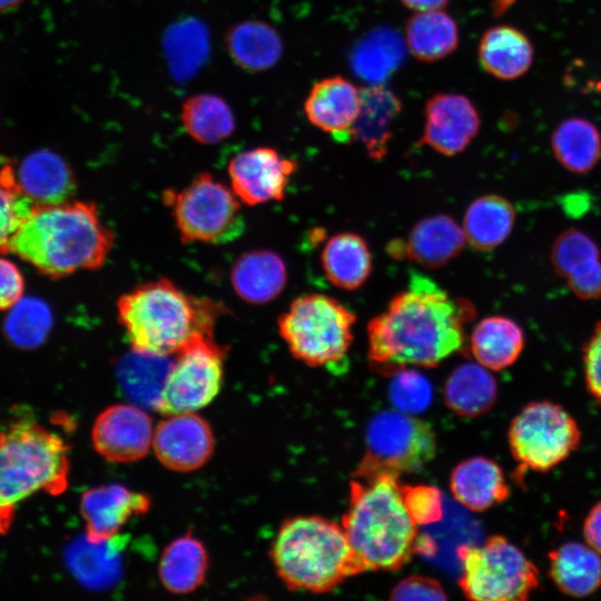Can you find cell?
<instances>
[{
	"label": "cell",
	"mask_w": 601,
	"mask_h": 601,
	"mask_svg": "<svg viewBox=\"0 0 601 601\" xmlns=\"http://www.w3.org/2000/svg\"><path fill=\"white\" fill-rule=\"evenodd\" d=\"M365 440L366 452L355 474L385 472L400 477L421 470L436 453L432 427L398 410L373 416Z\"/></svg>",
	"instance_id": "obj_11"
},
{
	"label": "cell",
	"mask_w": 601,
	"mask_h": 601,
	"mask_svg": "<svg viewBox=\"0 0 601 601\" xmlns=\"http://www.w3.org/2000/svg\"><path fill=\"white\" fill-rule=\"evenodd\" d=\"M407 50L418 60L434 62L451 55L459 45V29L442 10L420 11L405 26Z\"/></svg>",
	"instance_id": "obj_34"
},
{
	"label": "cell",
	"mask_w": 601,
	"mask_h": 601,
	"mask_svg": "<svg viewBox=\"0 0 601 601\" xmlns=\"http://www.w3.org/2000/svg\"><path fill=\"white\" fill-rule=\"evenodd\" d=\"M224 361L225 349L214 334L191 339L175 354L156 410L166 416L207 406L220 391Z\"/></svg>",
	"instance_id": "obj_12"
},
{
	"label": "cell",
	"mask_w": 601,
	"mask_h": 601,
	"mask_svg": "<svg viewBox=\"0 0 601 601\" xmlns=\"http://www.w3.org/2000/svg\"><path fill=\"white\" fill-rule=\"evenodd\" d=\"M359 106V90L347 79L333 76L317 81L304 102L307 119L333 135H349Z\"/></svg>",
	"instance_id": "obj_22"
},
{
	"label": "cell",
	"mask_w": 601,
	"mask_h": 601,
	"mask_svg": "<svg viewBox=\"0 0 601 601\" xmlns=\"http://www.w3.org/2000/svg\"><path fill=\"white\" fill-rule=\"evenodd\" d=\"M450 489L454 499L473 512H484L504 502L510 486L501 466L484 456L459 463L452 471Z\"/></svg>",
	"instance_id": "obj_20"
},
{
	"label": "cell",
	"mask_w": 601,
	"mask_h": 601,
	"mask_svg": "<svg viewBox=\"0 0 601 601\" xmlns=\"http://www.w3.org/2000/svg\"><path fill=\"white\" fill-rule=\"evenodd\" d=\"M402 110L400 98L382 83L359 89V106L349 136L375 160L388 151L393 125Z\"/></svg>",
	"instance_id": "obj_19"
},
{
	"label": "cell",
	"mask_w": 601,
	"mask_h": 601,
	"mask_svg": "<svg viewBox=\"0 0 601 601\" xmlns=\"http://www.w3.org/2000/svg\"><path fill=\"white\" fill-rule=\"evenodd\" d=\"M425 124L420 139L444 156L462 152L479 132L481 120L472 101L459 93H437L424 108Z\"/></svg>",
	"instance_id": "obj_16"
},
{
	"label": "cell",
	"mask_w": 601,
	"mask_h": 601,
	"mask_svg": "<svg viewBox=\"0 0 601 601\" xmlns=\"http://www.w3.org/2000/svg\"><path fill=\"white\" fill-rule=\"evenodd\" d=\"M475 314L470 300L452 297L431 277L412 272L406 289L368 322L371 368L393 376L408 366L439 365L462 347L463 326Z\"/></svg>",
	"instance_id": "obj_1"
},
{
	"label": "cell",
	"mask_w": 601,
	"mask_h": 601,
	"mask_svg": "<svg viewBox=\"0 0 601 601\" xmlns=\"http://www.w3.org/2000/svg\"><path fill=\"white\" fill-rule=\"evenodd\" d=\"M497 385L487 368L479 363L459 365L444 385L446 405L457 415L476 417L495 403Z\"/></svg>",
	"instance_id": "obj_32"
},
{
	"label": "cell",
	"mask_w": 601,
	"mask_h": 601,
	"mask_svg": "<svg viewBox=\"0 0 601 601\" xmlns=\"http://www.w3.org/2000/svg\"><path fill=\"white\" fill-rule=\"evenodd\" d=\"M151 417L138 405L115 404L95 420L91 441L96 452L115 463L142 459L152 446Z\"/></svg>",
	"instance_id": "obj_14"
},
{
	"label": "cell",
	"mask_w": 601,
	"mask_h": 601,
	"mask_svg": "<svg viewBox=\"0 0 601 601\" xmlns=\"http://www.w3.org/2000/svg\"><path fill=\"white\" fill-rule=\"evenodd\" d=\"M35 204L26 196L11 165L0 166V250L30 216Z\"/></svg>",
	"instance_id": "obj_39"
},
{
	"label": "cell",
	"mask_w": 601,
	"mask_h": 601,
	"mask_svg": "<svg viewBox=\"0 0 601 601\" xmlns=\"http://www.w3.org/2000/svg\"><path fill=\"white\" fill-rule=\"evenodd\" d=\"M226 43L234 61L250 71L273 67L283 53L280 36L262 21H246L234 26L227 33Z\"/></svg>",
	"instance_id": "obj_35"
},
{
	"label": "cell",
	"mask_w": 601,
	"mask_h": 601,
	"mask_svg": "<svg viewBox=\"0 0 601 601\" xmlns=\"http://www.w3.org/2000/svg\"><path fill=\"white\" fill-rule=\"evenodd\" d=\"M321 264L327 279L336 287L355 290L372 273V254L358 234L342 231L333 235L323 247Z\"/></svg>",
	"instance_id": "obj_27"
},
{
	"label": "cell",
	"mask_w": 601,
	"mask_h": 601,
	"mask_svg": "<svg viewBox=\"0 0 601 601\" xmlns=\"http://www.w3.org/2000/svg\"><path fill=\"white\" fill-rule=\"evenodd\" d=\"M406 49L395 30L376 28L353 48L351 68L356 77L370 85L382 83L403 65Z\"/></svg>",
	"instance_id": "obj_29"
},
{
	"label": "cell",
	"mask_w": 601,
	"mask_h": 601,
	"mask_svg": "<svg viewBox=\"0 0 601 601\" xmlns=\"http://www.w3.org/2000/svg\"><path fill=\"white\" fill-rule=\"evenodd\" d=\"M17 180L35 206L68 201L76 190L70 166L61 156L48 149L28 155L19 167Z\"/></svg>",
	"instance_id": "obj_21"
},
{
	"label": "cell",
	"mask_w": 601,
	"mask_h": 601,
	"mask_svg": "<svg viewBox=\"0 0 601 601\" xmlns=\"http://www.w3.org/2000/svg\"><path fill=\"white\" fill-rule=\"evenodd\" d=\"M230 282L236 294L250 304H266L277 298L287 283L283 258L268 249L242 255L233 265Z\"/></svg>",
	"instance_id": "obj_24"
},
{
	"label": "cell",
	"mask_w": 601,
	"mask_h": 601,
	"mask_svg": "<svg viewBox=\"0 0 601 601\" xmlns=\"http://www.w3.org/2000/svg\"><path fill=\"white\" fill-rule=\"evenodd\" d=\"M270 558L290 590L325 593L362 573L342 525L318 515L286 520L272 543Z\"/></svg>",
	"instance_id": "obj_5"
},
{
	"label": "cell",
	"mask_w": 601,
	"mask_h": 601,
	"mask_svg": "<svg viewBox=\"0 0 601 601\" xmlns=\"http://www.w3.org/2000/svg\"><path fill=\"white\" fill-rule=\"evenodd\" d=\"M181 122L186 132L204 145L218 144L235 130V118L228 104L214 93H197L181 107Z\"/></svg>",
	"instance_id": "obj_36"
},
{
	"label": "cell",
	"mask_w": 601,
	"mask_h": 601,
	"mask_svg": "<svg viewBox=\"0 0 601 601\" xmlns=\"http://www.w3.org/2000/svg\"><path fill=\"white\" fill-rule=\"evenodd\" d=\"M151 449L165 467L191 472L211 457L215 439L208 422L196 413L173 414L156 426Z\"/></svg>",
	"instance_id": "obj_15"
},
{
	"label": "cell",
	"mask_w": 601,
	"mask_h": 601,
	"mask_svg": "<svg viewBox=\"0 0 601 601\" xmlns=\"http://www.w3.org/2000/svg\"><path fill=\"white\" fill-rule=\"evenodd\" d=\"M115 236L89 201L36 206L0 253H12L51 278L100 268Z\"/></svg>",
	"instance_id": "obj_2"
},
{
	"label": "cell",
	"mask_w": 601,
	"mask_h": 601,
	"mask_svg": "<svg viewBox=\"0 0 601 601\" xmlns=\"http://www.w3.org/2000/svg\"><path fill=\"white\" fill-rule=\"evenodd\" d=\"M162 200L170 209L183 243L224 245L245 230L240 200L209 173L197 175L179 190L167 189Z\"/></svg>",
	"instance_id": "obj_9"
},
{
	"label": "cell",
	"mask_w": 601,
	"mask_h": 601,
	"mask_svg": "<svg viewBox=\"0 0 601 601\" xmlns=\"http://www.w3.org/2000/svg\"><path fill=\"white\" fill-rule=\"evenodd\" d=\"M466 243L465 233L453 217L437 214L417 221L404 242L405 257L426 267L439 268L455 258Z\"/></svg>",
	"instance_id": "obj_23"
},
{
	"label": "cell",
	"mask_w": 601,
	"mask_h": 601,
	"mask_svg": "<svg viewBox=\"0 0 601 601\" xmlns=\"http://www.w3.org/2000/svg\"><path fill=\"white\" fill-rule=\"evenodd\" d=\"M150 506L148 495L120 484H107L86 491L80 500L86 538L100 543L115 539L119 530L134 516Z\"/></svg>",
	"instance_id": "obj_17"
},
{
	"label": "cell",
	"mask_w": 601,
	"mask_h": 601,
	"mask_svg": "<svg viewBox=\"0 0 601 601\" xmlns=\"http://www.w3.org/2000/svg\"><path fill=\"white\" fill-rule=\"evenodd\" d=\"M116 309L132 351L165 357L199 335L214 334L225 312L214 299L187 294L167 278L122 294Z\"/></svg>",
	"instance_id": "obj_4"
},
{
	"label": "cell",
	"mask_w": 601,
	"mask_h": 601,
	"mask_svg": "<svg viewBox=\"0 0 601 601\" xmlns=\"http://www.w3.org/2000/svg\"><path fill=\"white\" fill-rule=\"evenodd\" d=\"M477 55L487 73L501 80H514L529 71L534 50L521 30L500 24L483 33Z\"/></svg>",
	"instance_id": "obj_25"
},
{
	"label": "cell",
	"mask_w": 601,
	"mask_h": 601,
	"mask_svg": "<svg viewBox=\"0 0 601 601\" xmlns=\"http://www.w3.org/2000/svg\"><path fill=\"white\" fill-rule=\"evenodd\" d=\"M582 355L587 390L601 406V321L584 343Z\"/></svg>",
	"instance_id": "obj_43"
},
{
	"label": "cell",
	"mask_w": 601,
	"mask_h": 601,
	"mask_svg": "<svg viewBox=\"0 0 601 601\" xmlns=\"http://www.w3.org/2000/svg\"><path fill=\"white\" fill-rule=\"evenodd\" d=\"M298 164L272 147L244 150L230 159V188L242 204L257 206L284 199Z\"/></svg>",
	"instance_id": "obj_13"
},
{
	"label": "cell",
	"mask_w": 601,
	"mask_h": 601,
	"mask_svg": "<svg viewBox=\"0 0 601 601\" xmlns=\"http://www.w3.org/2000/svg\"><path fill=\"white\" fill-rule=\"evenodd\" d=\"M582 533L584 542L601 555V501L588 512Z\"/></svg>",
	"instance_id": "obj_46"
},
{
	"label": "cell",
	"mask_w": 601,
	"mask_h": 601,
	"mask_svg": "<svg viewBox=\"0 0 601 601\" xmlns=\"http://www.w3.org/2000/svg\"><path fill=\"white\" fill-rule=\"evenodd\" d=\"M508 442L521 482L528 471L549 472L565 461L579 447L581 430L561 405L535 401L513 417Z\"/></svg>",
	"instance_id": "obj_10"
},
{
	"label": "cell",
	"mask_w": 601,
	"mask_h": 601,
	"mask_svg": "<svg viewBox=\"0 0 601 601\" xmlns=\"http://www.w3.org/2000/svg\"><path fill=\"white\" fill-rule=\"evenodd\" d=\"M356 315L336 298L308 293L278 317L280 337L292 355L312 367L342 362L353 343Z\"/></svg>",
	"instance_id": "obj_7"
},
{
	"label": "cell",
	"mask_w": 601,
	"mask_h": 601,
	"mask_svg": "<svg viewBox=\"0 0 601 601\" xmlns=\"http://www.w3.org/2000/svg\"><path fill=\"white\" fill-rule=\"evenodd\" d=\"M24 280L19 268L0 257V311L13 307L22 297Z\"/></svg>",
	"instance_id": "obj_45"
},
{
	"label": "cell",
	"mask_w": 601,
	"mask_h": 601,
	"mask_svg": "<svg viewBox=\"0 0 601 601\" xmlns=\"http://www.w3.org/2000/svg\"><path fill=\"white\" fill-rule=\"evenodd\" d=\"M403 501L408 514L417 525L437 522L443 515L440 490L432 485H403Z\"/></svg>",
	"instance_id": "obj_42"
},
{
	"label": "cell",
	"mask_w": 601,
	"mask_h": 601,
	"mask_svg": "<svg viewBox=\"0 0 601 601\" xmlns=\"http://www.w3.org/2000/svg\"><path fill=\"white\" fill-rule=\"evenodd\" d=\"M549 575L564 594L588 597L601 587V555L585 542L562 543L549 553Z\"/></svg>",
	"instance_id": "obj_26"
},
{
	"label": "cell",
	"mask_w": 601,
	"mask_h": 601,
	"mask_svg": "<svg viewBox=\"0 0 601 601\" xmlns=\"http://www.w3.org/2000/svg\"><path fill=\"white\" fill-rule=\"evenodd\" d=\"M23 0H0V12L10 11L21 4Z\"/></svg>",
	"instance_id": "obj_48"
},
{
	"label": "cell",
	"mask_w": 601,
	"mask_h": 601,
	"mask_svg": "<svg viewBox=\"0 0 601 601\" xmlns=\"http://www.w3.org/2000/svg\"><path fill=\"white\" fill-rule=\"evenodd\" d=\"M432 396L430 382L417 371L404 368L393 375L390 398L398 411L421 413L430 406Z\"/></svg>",
	"instance_id": "obj_41"
},
{
	"label": "cell",
	"mask_w": 601,
	"mask_h": 601,
	"mask_svg": "<svg viewBox=\"0 0 601 601\" xmlns=\"http://www.w3.org/2000/svg\"><path fill=\"white\" fill-rule=\"evenodd\" d=\"M558 162L573 174L591 171L601 159V132L590 120L572 117L561 121L551 135Z\"/></svg>",
	"instance_id": "obj_33"
},
{
	"label": "cell",
	"mask_w": 601,
	"mask_h": 601,
	"mask_svg": "<svg viewBox=\"0 0 601 601\" xmlns=\"http://www.w3.org/2000/svg\"><path fill=\"white\" fill-rule=\"evenodd\" d=\"M515 210L504 197L495 194L474 199L465 210L463 230L469 245L481 252L496 248L510 236Z\"/></svg>",
	"instance_id": "obj_31"
},
{
	"label": "cell",
	"mask_w": 601,
	"mask_h": 601,
	"mask_svg": "<svg viewBox=\"0 0 601 601\" xmlns=\"http://www.w3.org/2000/svg\"><path fill=\"white\" fill-rule=\"evenodd\" d=\"M407 8L420 11L441 10L450 0H401Z\"/></svg>",
	"instance_id": "obj_47"
},
{
	"label": "cell",
	"mask_w": 601,
	"mask_h": 601,
	"mask_svg": "<svg viewBox=\"0 0 601 601\" xmlns=\"http://www.w3.org/2000/svg\"><path fill=\"white\" fill-rule=\"evenodd\" d=\"M442 584L430 577L411 575L401 580L391 591L392 600H446Z\"/></svg>",
	"instance_id": "obj_44"
},
{
	"label": "cell",
	"mask_w": 601,
	"mask_h": 601,
	"mask_svg": "<svg viewBox=\"0 0 601 601\" xmlns=\"http://www.w3.org/2000/svg\"><path fill=\"white\" fill-rule=\"evenodd\" d=\"M341 525L362 573L398 570L421 549L418 525L391 473H354Z\"/></svg>",
	"instance_id": "obj_3"
},
{
	"label": "cell",
	"mask_w": 601,
	"mask_h": 601,
	"mask_svg": "<svg viewBox=\"0 0 601 601\" xmlns=\"http://www.w3.org/2000/svg\"><path fill=\"white\" fill-rule=\"evenodd\" d=\"M524 342V333L515 321L495 315L481 319L474 326L470 348L480 365L499 372L516 362Z\"/></svg>",
	"instance_id": "obj_28"
},
{
	"label": "cell",
	"mask_w": 601,
	"mask_h": 601,
	"mask_svg": "<svg viewBox=\"0 0 601 601\" xmlns=\"http://www.w3.org/2000/svg\"><path fill=\"white\" fill-rule=\"evenodd\" d=\"M14 307L6 324L7 335L19 347L38 346L46 338L51 325L48 306L37 299H20Z\"/></svg>",
	"instance_id": "obj_38"
},
{
	"label": "cell",
	"mask_w": 601,
	"mask_h": 601,
	"mask_svg": "<svg viewBox=\"0 0 601 601\" xmlns=\"http://www.w3.org/2000/svg\"><path fill=\"white\" fill-rule=\"evenodd\" d=\"M168 357L144 354L131 349V354L119 365V378L127 394L139 403L157 408L165 380L171 362Z\"/></svg>",
	"instance_id": "obj_37"
},
{
	"label": "cell",
	"mask_w": 601,
	"mask_h": 601,
	"mask_svg": "<svg viewBox=\"0 0 601 601\" xmlns=\"http://www.w3.org/2000/svg\"><path fill=\"white\" fill-rule=\"evenodd\" d=\"M550 259L578 298L601 297L600 250L588 234L573 228L562 231L552 245Z\"/></svg>",
	"instance_id": "obj_18"
},
{
	"label": "cell",
	"mask_w": 601,
	"mask_h": 601,
	"mask_svg": "<svg viewBox=\"0 0 601 601\" xmlns=\"http://www.w3.org/2000/svg\"><path fill=\"white\" fill-rule=\"evenodd\" d=\"M68 452L61 436L31 421L13 423L0 433V534L7 533L17 506L29 496L66 491Z\"/></svg>",
	"instance_id": "obj_6"
},
{
	"label": "cell",
	"mask_w": 601,
	"mask_h": 601,
	"mask_svg": "<svg viewBox=\"0 0 601 601\" xmlns=\"http://www.w3.org/2000/svg\"><path fill=\"white\" fill-rule=\"evenodd\" d=\"M514 0H497L495 2V12L504 11Z\"/></svg>",
	"instance_id": "obj_49"
},
{
	"label": "cell",
	"mask_w": 601,
	"mask_h": 601,
	"mask_svg": "<svg viewBox=\"0 0 601 601\" xmlns=\"http://www.w3.org/2000/svg\"><path fill=\"white\" fill-rule=\"evenodd\" d=\"M167 42L168 59L176 75L193 73L207 51L206 31L197 22L173 28Z\"/></svg>",
	"instance_id": "obj_40"
},
{
	"label": "cell",
	"mask_w": 601,
	"mask_h": 601,
	"mask_svg": "<svg viewBox=\"0 0 601 601\" xmlns=\"http://www.w3.org/2000/svg\"><path fill=\"white\" fill-rule=\"evenodd\" d=\"M208 554L205 545L187 533L171 541L162 551L158 577L165 589L175 594L196 590L205 580Z\"/></svg>",
	"instance_id": "obj_30"
},
{
	"label": "cell",
	"mask_w": 601,
	"mask_h": 601,
	"mask_svg": "<svg viewBox=\"0 0 601 601\" xmlns=\"http://www.w3.org/2000/svg\"><path fill=\"white\" fill-rule=\"evenodd\" d=\"M462 573L460 588L475 601H523L539 587L535 564L503 535L457 550Z\"/></svg>",
	"instance_id": "obj_8"
}]
</instances>
